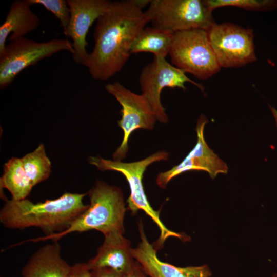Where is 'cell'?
<instances>
[{
	"label": "cell",
	"mask_w": 277,
	"mask_h": 277,
	"mask_svg": "<svg viewBox=\"0 0 277 277\" xmlns=\"http://www.w3.org/2000/svg\"><path fill=\"white\" fill-rule=\"evenodd\" d=\"M150 1H111L97 19L94 48L84 64L93 78L107 81L123 68L133 44L149 22L143 9Z\"/></svg>",
	"instance_id": "1"
},
{
	"label": "cell",
	"mask_w": 277,
	"mask_h": 277,
	"mask_svg": "<svg viewBox=\"0 0 277 277\" xmlns=\"http://www.w3.org/2000/svg\"><path fill=\"white\" fill-rule=\"evenodd\" d=\"M86 193L65 192L59 197L34 203L28 199L5 200L0 211V222L10 229L36 227L45 236L61 233L88 207L83 203Z\"/></svg>",
	"instance_id": "2"
},
{
	"label": "cell",
	"mask_w": 277,
	"mask_h": 277,
	"mask_svg": "<svg viewBox=\"0 0 277 277\" xmlns=\"http://www.w3.org/2000/svg\"><path fill=\"white\" fill-rule=\"evenodd\" d=\"M88 193L90 204L68 229L61 233L29 239L26 242L48 240L57 242L68 234L91 230L99 231L104 235L115 231L124 233L126 208L122 190L105 182L97 181Z\"/></svg>",
	"instance_id": "3"
},
{
	"label": "cell",
	"mask_w": 277,
	"mask_h": 277,
	"mask_svg": "<svg viewBox=\"0 0 277 277\" xmlns=\"http://www.w3.org/2000/svg\"><path fill=\"white\" fill-rule=\"evenodd\" d=\"M168 157V153L161 151H157L144 160L131 163L106 160L100 156H90L88 159L89 163L100 170L117 171L125 177L130 190V194L127 199L128 209L130 210L133 214H135L140 210H143L152 220L160 229V235L156 242V250L162 248L165 241L169 237H176L184 241L189 239L186 235L171 231L165 226L160 219V211L154 210L151 206L145 193L143 177L146 168L150 164L155 162L167 160Z\"/></svg>",
	"instance_id": "4"
},
{
	"label": "cell",
	"mask_w": 277,
	"mask_h": 277,
	"mask_svg": "<svg viewBox=\"0 0 277 277\" xmlns=\"http://www.w3.org/2000/svg\"><path fill=\"white\" fill-rule=\"evenodd\" d=\"M169 55L173 65L202 80L210 78L221 69L208 32L203 29L174 32Z\"/></svg>",
	"instance_id": "5"
},
{
	"label": "cell",
	"mask_w": 277,
	"mask_h": 277,
	"mask_svg": "<svg viewBox=\"0 0 277 277\" xmlns=\"http://www.w3.org/2000/svg\"><path fill=\"white\" fill-rule=\"evenodd\" d=\"M205 0H152L145 13L152 27L175 32L209 30L215 24Z\"/></svg>",
	"instance_id": "6"
},
{
	"label": "cell",
	"mask_w": 277,
	"mask_h": 277,
	"mask_svg": "<svg viewBox=\"0 0 277 277\" xmlns=\"http://www.w3.org/2000/svg\"><path fill=\"white\" fill-rule=\"evenodd\" d=\"M62 51L73 53L72 44L69 40L56 38L38 42L24 37L10 42L0 55L1 89L8 87L28 67Z\"/></svg>",
	"instance_id": "7"
},
{
	"label": "cell",
	"mask_w": 277,
	"mask_h": 277,
	"mask_svg": "<svg viewBox=\"0 0 277 277\" xmlns=\"http://www.w3.org/2000/svg\"><path fill=\"white\" fill-rule=\"evenodd\" d=\"M207 31L221 68L239 67L256 60L252 29L227 23H215Z\"/></svg>",
	"instance_id": "8"
},
{
	"label": "cell",
	"mask_w": 277,
	"mask_h": 277,
	"mask_svg": "<svg viewBox=\"0 0 277 277\" xmlns=\"http://www.w3.org/2000/svg\"><path fill=\"white\" fill-rule=\"evenodd\" d=\"M105 89L122 106V118L117 123L123 131V138L113 154V160L121 161L128 152V142L131 133L137 129H152L157 118L142 94L132 92L118 82L107 84Z\"/></svg>",
	"instance_id": "9"
},
{
	"label": "cell",
	"mask_w": 277,
	"mask_h": 277,
	"mask_svg": "<svg viewBox=\"0 0 277 277\" xmlns=\"http://www.w3.org/2000/svg\"><path fill=\"white\" fill-rule=\"evenodd\" d=\"M190 82L203 91V86L192 81L185 72L169 63L166 58L154 56L153 61L142 70L139 83L142 95L147 100L156 118L166 123L168 116L161 101V93L166 87L186 89L185 83Z\"/></svg>",
	"instance_id": "10"
},
{
	"label": "cell",
	"mask_w": 277,
	"mask_h": 277,
	"mask_svg": "<svg viewBox=\"0 0 277 277\" xmlns=\"http://www.w3.org/2000/svg\"><path fill=\"white\" fill-rule=\"evenodd\" d=\"M208 122L203 115L199 118L196 128L197 139L195 145L179 164L157 175L156 182L160 187L165 188L171 180L186 171H206L212 179L215 178L219 173H227L228 169L226 164L209 147L205 140L204 127Z\"/></svg>",
	"instance_id": "11"
},
{
	"label": "cell",
	"mask_w": 277,
	"mask_h": 277,
	"mask_svg": "<svg viewBox=\"0 0 277 277\" xmlns=\"http://www.w3.org/2000/svg\"><path fill=\"white\" fill-rule=\"evenodd\" d=\"M70 19L63 33L72 40L73 61L84 65L88 54L86 36L92 24L107 9L111 1L107 0H67Z\"/></svg>",
	"instance_id": "12"
},
{
	"label": "cell",
	"mask_w": 277,
	"mask_h": 277,
	"mask_svg": "<svg viewBox=\"0 0 277 277\" xmlns=\"http://www.w3.org/2000/svg\"><path fill=\"white\" fill-rule=\"evenodd\" d=\"M141 242L132 248L131 253L143 270L150 277H210L212 272L207 265L199 266L177 267L161 261L156 250L148 241L141 222L138 224Z\"/></svg>",
	"instance_id": "13"
},
{
	"label": "cell",
	"mask_w": 277,
	"mask_h": 277,
	"mask_svg": "<svg viewBox=\"0 0 277 277\" xmlns=\"http://www.w3.org/2000/svg\"><path fill=\"white\" fill-rule=\"evenodd\" d=\"M123 233L115 231L104 235L96 255L86 263L90 270L106 267L125 275L132 269L136 261L131 253L130 242Z\"/></svg>",
	"instance_id": "14"
},
{
	"label": "cell",
	"mask_w": 277,
	"mask_h": 277,
	"mask_svg": "<svg viewBox=\"0 0 277 277\" xmlns=\"http://www.w3.org/2000/svg\"><path fill=\"white\" fill-rule=\"evenodd\" d=\"M31 6L28 0H16L11 4L0 26V55L4 53L8 38L11 42L24 37L39 27L40 18L32 11Z\"/></svg>",
	"instance_id": "15"
},
{
	"label": "cell",
	"mask_w": 277,
	"mask_h": 277,
	"mask_svg": "<svg viewBox=\"0 0 277 277\" xmlns=\"http://www.w3.org/2000/svg\"><path fill=\"white\" fill-rule=\"evenodd\" d=\"M61 252L57 242L41 247L23 267V277H68L71 266Z\"/></svg>",
	"instance_id": "16"
},
{
	"label": "cell",
	"mask_w": 277,
	"mask_h": 277,
	"mask_svg": "<svg viewBox=\"0 0 277 277\" xmlns=\"http://www.w3.org/2000/svg\"><path fill=\"white\" fill-rule=\"evenodd\" d=\"M0 179L1 189L6 188L11 193L12 200H24L33 187L23 165L21 158L12 157L3 166Z\"/></svg>",
	"instance_id": "17"
},
{
	"label": "cell",
	"mask_w": 277,
	"mask_h": 277,
	"mask_svg": "<svg viewBox=\"0 0 277 277\" xmlns=\"http://www.w3.org/2000/svg\"><path fill=\"white\" fill-rule=\"evenodd\" d=\"M173 33L152 26L145 27L133 44L131 53L150 52L154 57L166 58L169 53Z\"/></svg>",
	"instance_id": "18"
},
{
	"label": "cell",
	"mask_w": 277,
	"mask_h": 277,
	"mask_svg": "<svg viewBox=\"0 0 277 277\" xmlns=\"http://www.w3.org/2000/svg\"><path fill=\"white\" fill-rule=\"evenodd\" d=\"M24 169L33 186L47 180L51 173V163L45 146L41 143L31 152L21 158Z\"/></svg>",
	"instance_id": "19"
},
{
	"label": "cell",
	"mask_w": 277,
	"mask_h": 277,
	"mask_svg": "<svg viewBox=\"0 0 277 277\" xmlns=\"http://www.w3.org/2000/svg\"><path fill=\"white\" fill-rule=\"evenodd\" d=\"M212 10L215 8L234 6L253 11H267L277 8L276 0H205Z\"/></svg>",
	"instance_id": "20"
},
{
	"label": "cell",
	"mask_w": 277,
	"mask_h": 277,
	"mask_svg": "<svg viewBox=\"0 0 277 277\" xmlns=\"http://www.w3.org/2000/svg\"><path fill=\"white\" fill-rule=\"evenodd\" d=\"M32 5L38 4L52 12L60 21L63 30L67 27L70 19V9L65 0H28Z\"/></svg>",
	"instance_id": "21"
},
{
	"label": "cell",
	"mask_w": 277,
	"mask_h": 277,
	"mask_svg": "<svg viewBox=\"0 0 277 277\" xmlns=\"http://www.w3.org/2000/svg\"><path fill=\"white\" fill-rule=\"evenodd\" d=\"M68 277H91L86 263H77L71 266Z\"/></svg>",
	"instance_id": "22"
},
{
	"label": "cell",
	"mask_w": 277,
	"mask_h": 277,
	"mask_svg": "<svg viewBox=\"0 0 277 277\" xmlns=\"http://www.w3.org/2000/svg\"><path fill=\"white\" fill-rule=\"evenodd\" d=\"M91 277H125V274L109 268H101L90 270Z\"/></svg>",
	"instance_id": "23"
},
{
	"label": "cell",
	"mask_w": 277,
	"mask_h": 277,
	"mask_svg": "<svg viewBox=\"0 0 277 277\" xmlns=\"http://www.w3.org/2000/svg\"><path fill=\"white\" fill-rule=\"evenodd\" d=\"M147 275L143 270L140 265L136 262L132 269L125 277H147Z\"/></svg>",
	"instance_id": "24"
},
{
	"label": "cell",
	"mask_w": 277,
	"mask_h": 277,
	"mask_svg": "<svg viewBox=\"0 0 277 277\" xmlns=\"http://www.w3.org/2000/svg\"><path fill=\"white\" fill-rule=\"evenodd\" d=\"M269 108L272 113V114L274 117L275 123L277 127V110L275 109L274 108L271 107L269 106Z\"/></svg>",
	"instance_id": "25"
},
{
	"label": "cell",
	"mask_w": 277,
	"mask_h": 277,
	"mask_svg": "<svg viewBox=\"0 0 277 277\" xmlns=\"http://www.w3.org/2000/svg\"><path fill=\"white\" fill-rule=\"evenodd\" d=\"M272 277H277V274H274Z\"/></svg>",
	"instance_id": "26"
}]
</instances>
